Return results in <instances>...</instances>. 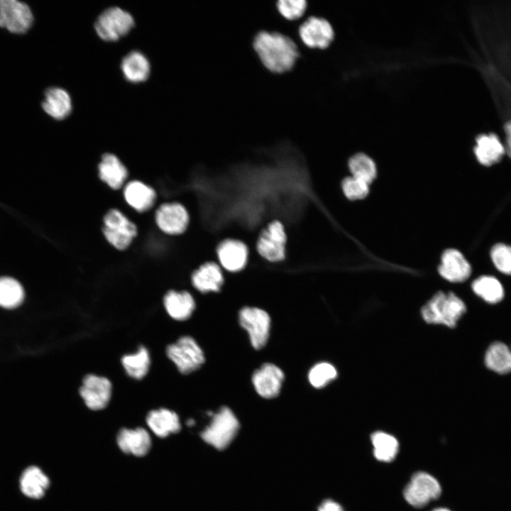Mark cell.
I'll use <instances>...</instances> for the list:
<instances>
[{
	"mask_svg": "<svg viewBox=\"0 0 511 511\" xmlns=\"http://www.w3.org/2000/svg\"><path fill=\"white\" fill-rule=\"evenodd\" d=\"M253 45L263 65L273 72L290 70L299 55L294 41L278 32L262 31L256 34Z\"/></svg>",
	"mask_w": 511,
	"mask_h": 511,
	"instance_id": "obj_1",
	"label": "cell"
},
{
	"mask_svg": "<svg viewBox=\"0 0 511 511\" xmlns=\"http://www.w3.org/2000/svg\"><path fill=\"white\" fill-rule=\"evenodd\" d=\"M466 311L465 303L454 293L439 292L422 308V315L428 323L452 328Z\"/></svg>",
	"mask_w": 511,
	"mask_h": 511,
	"instance_id": "obj_2",
	"label": "cell"
},
{
	"mask_svg": "<svg viewBox=\"0 0 511 511\" xmlns=\"http://www.w3.org/2000/svg\"><path fill=\"white\" fill-rule=\"evenodd\" d=\"M287 236L280 219L268 222L260 231L255 243L256 252L270 263H281L286 257Z\"/></svg>",
	"mask_w": 511,
	"mask_h": 511,
	"instance_id": "obj_3",
	"label": "cell"
},
{
	"mask_svg": "<svg viewBox=\"0 0 511 511\" xmlns=\"http://www.w3.org/2000/svg\"><path fill=\"white\" fill-rule=\"evenodd\" d=\"M165 353L178 372L183 375L198 370L205 361L203 351L189 336H181L175 342L167 344Z\"/></svg>",
	"mask_w": 511,
	"mask_h": 511,
	"instance_id": "obj_4",
	"label": "cell"
},
{
	"mask_svg": "<svg viewBox=\"0 0 511 511\" xmlns=\"http://www.w3.org/2000/svg\"><path fill=\"white\" fill-rule=\"evenodd\" d=\"M114 385L106 376L94 373L85 374L81 380L78 394L85 407L94 412L106 409L112 400Z\"/></svg>",
	"mask_w": 511,
	"mask_h": 511,
	"instance_id": "obj_5",
	"label": "cell"
},
{
	"mask_svg": "<svg viewBox=\"0 0 511 511\" xmlns=\"http://www.w3.org/2000/svg\"><path fill=\"white\" fill-rule=\"evenodd\" d=\"M102 233L107 242L117 250L128 248L138 234V228L122 211L110 209L103 217Z\"/></svg>",
	"mask_w": 511,
	"mask_h": 511,
	"instance_id": "obj_6",
	"label": "cell"
},
{
	"mask_svg": "<svg viewBox=\"0 0 511 511\" xmlns=\"http://www.w3.org/2000/svg\"><path fill=\"white\" fill-rule=\"evenodd\" d=\"M238 429L239 422L235 414L229 407H222L200 435L206 443L222 450L232 441Z\"/></svg>",
	"mask_w": 511,
	"mask_h": 511,
	"instance_id": "obj_7",
	"label": "cell"
},
{
	"mask_svg": "<svg viewBox=\"0 0 511 511\" xmlns=\"http://www.w3.org/2000/svg\"><path fill=\"white\" fill-rule=\"evenodd\" d=\"M134 24V18L129 12L119 6H111L99 15L94 29L101 39L109 42L126 35Z\"/></svg>",
	"mask_w": 511,
	"mask_h": 511,
	"instance_id": "obj_8",
	"label": "cell"
},
{
	"mask_svg": "<svg viewBox=\"0 0 511 511\" xmlns=\"http://www.w3.org/2000/svg\"><path fill=\"white\" fill-rule=\"evenodd\" d=\"M441 488L437 480L426 472L414 473L403 491L405 500L412 506L422 508L437 499Z\"/></svg>",
	"mask_w": 511,
	"mask_h": 511,
	"instance_id": "obj_9",
	"label": "cell"
},
{
	"mask_svg": "<svg viewBox=\"0 0 511 511\" xmlns=\"http://www.w3.org/2000/svg\"><path fill=\"white\" fill-rule=\"evenodd\" d=\"M34 16L30 6L17 0H0V28L14 34H24L31 28Z\"/></svg>",
	"mask_w": 511,
	"mask_h": 511,
	"instance_id": "obj_10",
	"label": "cell"
},
{
	"mask_svg": "<svg viewBox=\"0 0 511 511\" xmlns=\"http://www.w3.org/2000/svg\"><path fill=\"white\" fill-rule=\"evenodd\" d=\"M155 221L163 233L170 236H179L187 231L190 224V215L182 203L165 202L156 209Z\"/></svg>",
	"mask_w": 511,
	"mask_h": 511,
	"instance_id": "obj_11",
	"label": "cell"
},
{
	"mask_svg": "<svg viewBox=\"0 0 511 511\" xmlns=\"http://www.w3.org/2000/svg\"><path fill=\"white\" fill-rule=\"evenodd\" d=\"M250 250L243 241L226 238L221 241L216 248L217 262L227 273H237L246 266Z\"/></svg>",
	"mask_w": 511,
	"mask_h": 511,
	"instance_id": "obj_12",
	"label": "cell"
},
{
	"mask_svg": "<svg viewBox=\"0 0 511 511\" xmlns=\"http://www.w3.org/2000/svg\"><path fill=\"white\" fill-rule=\"evenodd\" d=\"M239 322L248 331L253 347L262 348L269 336L270 318L268 314L257 307H245L239 312Z\"/></svg>",
	"mask_w": 511,
	"mask_h": 511,
	"instance_id": "obj_13",
	"label": "cell"
},
{
	"mask_svg": "<svg viewBox=\"0 0 511 511\" xmlns=\"http://www.w3.org/2000/svg\"><path fill=\"white\" fill-rule=\"evenodd\" d=\"M299 35L307 46L323 49L329 45L334 39V32L326 19L310 16L300 25Z\"/></svg>",
	"mask_w": 511,
	"mask_h": 511,
	"instance_id": "obj_14",
	"label": "cell"
},
{
	"mask_svg": "<svg viewBox=\"0 0 511 511\" xmlns=\"http://www.w3.org/2000/svg\"><path fill=\"white\" fill-rule=\"evenodd\" d=\"M192 287L199 292H219L225 281L224 272L218 262L207 261L194 270L190 275Z\"/></svg>",
	"mask_w": 511,
	"mask_h": 511,
	"instance_id": "obj_15",
	"label": "cell"
},
{
	"mask_svg": "<svg viewBox=\"0 0 511 511\" xmlns=\"http://www.w3.org/2000/svg\"><path fill=\"white\" fill-rule=\"evenodd\" d=\"M439 273L451 282H463L471 276L472 267L461 251L449 248L441 256Z\"/></svg>",
	"mask_w": 511,
	"mask_h": 511,
	"instance_id": "obj_16",
	"label": "cell"
},
{
	"mask_svg": "<svg viewBox=\"0 0 511 511\" xmlns=\"http://www.w3.org/2000/svg\"><path fill=\"white\" fill-rule=\"evenodd\" d=\"M284 380V373L275 365L264 363L256 370L252 376V382L256 392L264 398L270 399L277 397L280 391Z\"/></svg>",
	"mask_w": 511,
	"mask_h": 511,
	"instance_id": "obj_17",
	"label": "cell"
},
{
	"mask_svg": "<svg viewBox=\"0 0 511 511\" xmlns=\"http://www.w3.org/2000/svg\"><path fill=\"white\" fill-rule=\"evenodd\" d=\"M116 443L123 453L142 457L150 451L152 441L149 432L143 427H123L116 435Z\"/></svg>",
	"mask_w": 511,
	"mask_h": 511,
	"instance_id": "obj_18",
	"label": "cell"
},
{
	"mask_svg": "<svg viewBox=\"0 0 511 511\" xmlns=\"http://www.w3.org/2000/svg\"><path fill=\"white\" fill-rule=\"evenodd\" d=\"M150 430L158 437L165 438L176 434L181 429L180 417L176 412L165 407L149 410L145 418Z\"/></svg>",
	"mask_w": 511,
	"mask_h": 511,
	"instance_id": "obj_19",
	"label": "cell"
},
{
	"mask_svg": "<svg viewBox=\"0 0 511 511\" xmlns=\"http://www.w3.org/2000/svg\"><path fill=\"white\" fill-rule=\"evenodd\" d=\"M163 304L167 315L178 322L188 319L196 307L194 297L187 290H168L163 296Z\"/></svg>",
	"mask_w": 511,
	"mask_h": 511,
	"instance_id": "obj_20",
	"label": "cell"
},
{
	"mask_svg": "<svg viewBox=\"0 0 511 511\" xmlns=\"http://www.w3.org/2000/svg\"><path fill=\"white\" fill-rule=\"evenodd\" d=\"M128 170L114 154L104 153L98 164L100 180L114 190L121 188L128 177Z\"/></svg>",
	"mask_w": 511,
	"mask_h": 511,
	"instance_id": "obj_21",
	"label": "cell"
},
{
	"mask_svg": "<svg viewBox=\"0 0 511 511\" xmlns=\"http://www.w3.org/2000/svg\"><path fill=\"white\" fill-rule=\"evenodd\" d=\"M474 154L478 163L485 167H490L502 159L505 153L504 145L494 133H482L476 138Z\"/></svg>",
	"mask_w": 511,
	"mask_h": 511,
	"instance_id": "obj_22",
	"label": "cell"
},
{
	"mask_svg": "<svg viewBox=\"0 0 511 511\" xmlns=\"http://www.w3.org/2000/svg\"><path fill=\"white\" fill-rule=\"evenodd\" d=\"M123 194L126 202L140 213L150 209L157 197L153 187L136 180L130 181L124 186Z\"/></svg>",
	"mask_w": 511,
	"mask_h": 511,
	"instance_id": "obj_23",
	"label": "cell"
},
{
	"mask_svg": "<svg viewBox=\"0 0 511 511\" xmlns=\"http://www.w3.org/2000/svg\"><path fill=\"white\" fill-rule=\"evenodd\" d=\"M120 363L125 375L133 380L141 381L149 374L151 355L148 348L141 344L133 353L123 354Z\"/></svg>",
	"mask_w": 511,
	"mask_h": 511,
	"instance_id": "obj_24",
	"label": "cell"
},
{
	"mask_svg": "<svg viewBox=\"0 0 511 511\" xmlns=\"http://www.w3.org/2000/svg\"><path fill=\"white\" fill-rule=\"evenodd\" d=\"M43 111L55 120H63L71 113L72 99L63 88L52 87L47 89L41 103Z\"/></svg>",
	"mask_w": 511,
	"mask_h": 511,
	"instance_id": "obj_25",
	"label": "cell"
},
{
	"mask_svg": "<svg viewBox=\"0 0 511 511\" xmlns=\"http://www.w3.org/2000/svg\"><path fill=\"white\" fill-rule=\"evenodd\" d=\"M19 486L25 496L31 499H40L44 496L49 488L50 479L39 467L31 466L22 472Z\"/></svg>",
	"mask_w": 511,
	"mask_h": 511,
	"instance_id": "obj_26",
	"label": "cell"
},
{
	"mask_svg": "<svg viewBox=\"0 0 511 511\" xmlns=\"http://www.w3.org/2000/svg\"><path fill=\"white\" fill-rule=\"evenodd\" d=\"M121 70L126 80L132 83H139L148 78L150 65L143 53L132 50L122 59Z\"/></svg>",
	"mask_w": 511,
	"mask_h": 511,
	"instance_id": "obj_27",
	"label": "cell"
},
{
	"mask_svg": "<svg viewBox=\"0 0 511 511\" xmlns=\"http://www.w3.org/2000/svg\"><path fill=\"white\" fill-rule=\"evenodd\" d=\"M473 292L485 302L491 304L501 302L505 297V290L500 281L490 275H482L471 283Z\"/></svg>",
	"mask_w": 511,
	"mask_h": 511,
	"instance_id": "obj_28",
	"label": "cell"
},
{
	"mask_svg": "<svg viewBox=\"0 0 511 511\" xmlns=\"http://www.w3.org/2000/svg\"><path fill=\"white\" fill-rule=\"evenodd\" d=\"M484 362L490 370L498 374H507L511 371V350L505 343L495 341L487 348Z\"/></svg>",
	"mask_w": 511,
	"mask_h": 511,
	"instance_id": "obj_29",
	"label": "cell"
},
{
	"mask_svg": "<svg viewBox=\"0 0 511 511\" xmlns=\"http://www.w3.org/2000/svg\"><path fill=\"white\" fill-rule=\"evenodd\" d=\"M373 454L375 458L383 462H391L398 452L399 444L392 435L383 432H374L371 436Z\"/></svg>",
	"mask_w": 511,
	"mask_h": 511,
	"instance_id": "obj_30",
	"label": "cell"
},
{
	"mask_svg": "<svg viewBox=\"0 0 511 511\" xmlns=\"http://www.w3.org/2000/svg\"><path fill=\"white\" fill-rule=\"evenodd\" d=\"M24 290L19 282L13 278H0V306L6 309L18 307L23 300Z\"/></svg>",
	"mask_w": 511,
	"mask_h": 511,
	"instance_id": "obj_31",
	"label": "cell"
},
{
	"mask_svg": "<svg viewBox=\"0 0 511 511\" xmlns=\"http://www.w3.org/2000/svg\"><path fill=\"white\" fill-rule=\"evenodd\" d=\"M348 168L351 176L360 179L368 185L377 175L375 162L365 153H356L348 160Z\"/></svg>",
	"mask_w": 511,
	"mask_h": 511,
	"instance_id": "obj_32",
	"label": "cell"
},
{
	"mask_svg": "<svg viewBox=\"0 0 511 511\" xmlns=\"http://www.w3.org/2000/svg\"><path fill=\"white\" fill-rule=\"evenodd\" d=\"M490 258L494 267L501 273L511 276V246L497 243L490 250Z\"/></svg>",
	"mask_w": 511,
	"mask_h": 511,
	"instance_id": "obj_33",
	"label": "cell"
},
{
	"mask_svg": "<svg viewBox=\"0 0 511 511\" xmlns=\"http://www.w3.org/2000/svg\"><path fill=\"white\" fill-rule=\"evenodd\" d=\"M335 368L328 363L315 365L309 373V380L312 386L320 388L336 377Z\"/></svg>",
	"mask_w": 511,
	"mask_h": 511,
	"instance_id": "obj_34",
	"label": "cell"
},
{
	"mask_svg": "<svg viewBox=\"0 0 511 511\" xmlns=\"http://www.w3.org/2000/svg\"><path fill=\"white\" fill-rule=\"evenodd\" d=\"M341 187L344 195L351 200L363 199L369 192V185L353 176L344 178Z\"/></svg>",
	"mask_w": 511,
	"mask_h": 511,
	"instance_id": "obj_35",
	"label": "cell"
},
{
	"mask_svg": "<svg viewBox=\"0 0 511 511\" xmlns=\"http://www.w3.org/2000/svg\"><path fill=\"white\" fill-rule=\"evenodd\" d=\"M277 9L280 13L288 20H295L301 17L307 9L305 0H279Z\"/></svg>",
	"mask_w": 511,
	"mask_h": 511,
	"instance_id": "obj_36",
	"label": "cell"
},
{
	"mask_svg": "<svg viewBox=\"0 0 511 511\" xmlns=\"http://www.w3.org/2000/svg\"><path fill=\"white\" fill-rule=\"evenodd\" d=\"M318 511H344L341 506L335 501L328 499L322 502Z\"/></svg>",
	"mask_w": 511,
	"mask_h": 511,
	"instance_id": "obj_37",
	"label": "cell"
},
{
	"mask_svg": "<svg viewBox=\"0 0 511 511\" xmlns=\"http://www.w3.org/2000/svg\"><path fill=\"white\" fill-rule=\"evenodd\" d=\"M505 132L506 134L505 153L511 158V119L505 123Z\"/></svg>",
	"mask_w": 511,
	"mask_h": 511,
	"instance_id": "obj_38",
	"label": "cell"
},
{
	"mask_svg": "<svg viewBox=\"0 0 511 511\" xmlns=\"http://www.w3.org/2000/svg\"><path fill=\"white\" fill-rule=\"evenodd\" d=\"M432 511H451V510L446 509V508H436Z\"/></svg>",
	"mask_w": 511,
	"mask_h": 511,
	"instance_id": "obj_39",
	"label": "cell"
},
{
	"mask_svg": "<svg viewBox=\"0 0 511 511\" xmlns=\"http://www.w3.org/2000/svg\"><path fill=\"white\" fill-rule=\"evenodd\" d=\"M510 350H511V348H510Z\"/></svg>",
	"mask_w": 511,
	"mask_h": 511,
	"instance_id": "obj_40",
	"label": "cell"
}]
</instances>
